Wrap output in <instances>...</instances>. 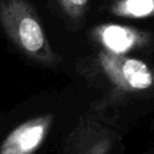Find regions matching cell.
<instances>
[{"label":"cell","mask_w":154,"mask_h":154,"mask_svg":"<svg viewBox=\"0 0 154 154\" xmlns=\"http://www.w3.org/2000/svg\"><path fill=\"white\" fill-rule=\"evenodd\" d=\"M109 12L122 18H149L154 16V0H114Z\"/></svg>","instance_id":"6"},{"label":"cell","mask_w":154,"mask_h":154,"mask_svg":"<svg viewBox=\"0 0 154 154\" xmlns=\"http://www.w3.org/2000/svg\"><path fill=\"white\" fill-rule=\"evenodd\" d=\"M0 24L12 42L31 60L46 66L60 61L28 0H0Z\"/></svg>","instance_id":"1"},{"label":"cell","mask_w":154,"mask_h":154,"mask_svg":"<svg viewBox=\"0 0 154 154\" xmlns=\"http://www.w3.org/2000/svg\"><path fill=\"white\" fill-rule=\"evenodd\" d=\"M147 154H154V144H153V146L149 148V150L147 152Z\"/></svg>","instance_id":"8"},{"label":"cell","mask_w":154,"mask_h":154,"mask_svg":"<svg viewBox=\"0 0 154 154\" xmlns=\"http://www.w3.org/2000/svg\"><path fill=\"white\" fill-rule=\"evenodd\" d=\"M53 123L54 116L52 113L20 123L1 142L0 154H35L45 143Z\"/></svg>","instance_id":"4"},{"label":"cell","mask_w":154,"mask_h":154,"mask_svg":"<svg viewBox=\"0 0 154 154\" xmlns=\"http://www.w3.org/2000/svg\"><path fill=\"white\" fill-rule=\"evenodd\" d=\"M120 138L114 120L102 109L94 108L72 128L61 154H113Z\"/></svg>","instance_id":"2"},{"label":"cell","mask_w":154,"mask_h":154,"mask_svg":"<svg viewBox=\"0 0 154 154\" xmlns=\"http://www.w3.org/2000/svg\"><path fill=\"white\" fill-rule=\"evenodd\" d=\"M97 63L100 70L117 91L137 94L154 85V72L141 59L101 49L97 54Z\"/></svg>","instance_id":"3"},{"label":"cell","mask_w":154,"mask_h":154,"mask_svg":"<svg viewBox=\"0 0 154 154\" xmlns=\"http://www.w3.org/2000/svg\"><path fill=\"white\" fill-rule=\"evenodd\" d=\"M91 37L103 51L113 54H126L134 49H141L150 42L148 32L138 28L112 23L93 28Z\"/></svg>","instance_id":"5"},{"label":"cell","mask_w":154,"mask_h":154,"mask_svg":"<svg viewBox=\"0 0 154 154\" xmlns=\"http://www.w3.org/2000/svg\"><path fill=\"white\" fill-rule=\"evenodd\" d=\"M59 4L69 18L77 20L85 13L89 0H59Z\"/></svg>","instance_id":"7"}]
</instances>
